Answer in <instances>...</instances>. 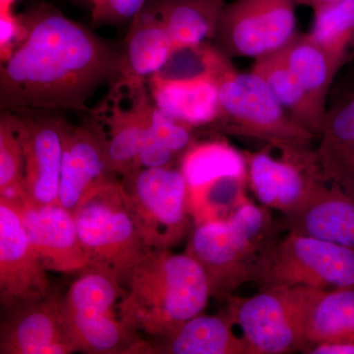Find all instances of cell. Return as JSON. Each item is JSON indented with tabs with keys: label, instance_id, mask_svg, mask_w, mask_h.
<instances>
[{
	"label": "cell",
	"instance_id": "cell-25",
	"mask_svg": "<svg viewBox=\"0 0 354 354\" xmlns=\"http://www.w3.org/2000/svg\"><path fill=\"white\" fill-rule=\"evenodd\" d=\"M251 71L268 84L281 106L297 122L320 137L327 111L319 108L278 53L256 59Z\"/></svg>",
	"mask_w": 354,
	"mask_h": 354
},
{
	"label": "cell",
	"instance_id": "cell-34",
	"mask_svg": "<svg viewBox=\"0 0 354 354\" xmlns=\"http://www.w3.org/2000/svg\"><path fill=\"white\" fill-rule=\"evenodd\" d=\"M27 30L21 15L13 11L0 12V57L6 62L24 41Z\"/></svg>",
	"mask_w": 354,
	"mask_h": 354
},
{
	"label": "cell",
	"instance_id": "cell-16",
	"mask_svg": "<svg viewBox=\"0 0 354 354\" xmlns=\"http://www.w3.org/2000/svg\"><path fill=\"white\" fill-rule=\"evenodd\" d=\"M1 328V354H68L74 353L60 318L57 297L23 302Z\"/></svg>",
	"mask_w": 354,
	"mask_h": 354
},
{
	"label": "cell",
	"instance_id": "cell-1",
	"mask_svg": "<svg viewBox=\"0 0 354 354\" xmlns=\"http://www.w3.org/2000/svg\"><path fill=\"white\" fill-rule=\"evenodd\" d=\"M22 16L24 41L0 68L2 111H90L88 100L120 76V51L48 4Z\"/></svg>",
	"mask_w": 354,
	"mask_h": 354
},
{
	"label": "cell",
	"instance_id": "cell-37",
	"mask_svg": "<svg viewBox=\"0 0 354 354\" xmlns=\"http://www.w3.org/2000/svg\"><path fill=\"white\" fill-rule=\"evenodd\" d=\"M334 1L335 0H297V3L298 6L308 7V8L314 11Z\"/></svg>",
	"mask_w": 354,
	"mask_h": 354
},
{
	"label": "cell",
	"instance_id": "cell-28",
	"mask_svg": "<svg viewBox=\"0 0 354 354\" xmlns=\"http://www.w3.org/2000/svg\"><path fill=\"white\" fill-rule=\"evenodd\" d=\"M313 13L310 35L344 66L354 53V0H335Z\"/></svg>",
	"mask_w": 354,
	"mask_h": 354
},
{
	"label": "cell",
	"instance_id": "cell-5",
	"mask_svg": "<svg viewBox=\"0 0 354 354\" xmlns=\"http://www.w3.org/2000/svg\"><path fill=\"white\" fill-rule=\"evenodd\" d=\"M73 216L91 265L111 272L124 286L150 249L135 223L122 181L115 177L88 191Z\"/></svg>",
	"mask_w": 354,
	"mask_h": 354
},
{
	"label": "cell",
	"instance_id": "cell-20",
	"mask_svg": "<svg viewBox=\"0 0 354 354\" xmlns=\"http://www.w3.org/2000/svg\"><path fill=\"white\" fill-rule=\"evenodd\" d=\"M120 51V76L148 81L169 62L174 53L171 37L155 2L145 7L130 22Z\"/></svg>",
	"mask_w": 354,
	"mask_h": 354
},
{
	"label": "cell",
	"instance_id": "cell-2",
	"mask_svg": "<svg viewBox=\"0 0 354 354\" xmlns=\"http://www.w3.org/2000/svg\"><path fill=\"white\" fill-rule=\"evenodd\" d=\"M118 305L122 323L158 339L202 313L212 297L206 272L187 253L150 250L134 268Z\"/></svg>",
	"mask_w": 354,
	"mask_h": 354
},
{
	"label": "cell",
	"instance_id": "cell-10",
	"mask_svg": "<svg viewBox=\"0 0 354 354\" xmlns=\"http://www.w3.org/2000/svg\"><path fill=\"white\" fill-rule=\"evenodd\" d=\"M153 101L147 81L120 76L86 125L102 147L109 167L127 176L139 169L147 115Z\"/></svg>",
	"mask_w": 354,
	"mask_h": 354
},
{
	"label": "cell",
	"instance_id": "cell-7",
	"mask_svg": "<svg viewBox=\"0 0 354 354\" xmlns=\"http://www.w3.org/2000/svg\"><path fill=\"white\" fill-rule=\"evenodd\" d=\"M317 290L281 286L251 297H227L228 313L241 330L249 354L302 353L307 314Z\"/></svg>",
	"mask_w": 354,
	"mask_h": 354
},
{
	"label": "cell",
	"instance_id": "cell-11",
	"mask_svg": "<svg viewBox=\"0 0 354 354\" xmlns=\"http://www.w3.org/2000/svg\"><path fill=\"white\" fill-rule=\"evenodd\" d=\"M297 0H234L225 4L215 39L228 57L274 55L297 32Z\"/></svg>",
	"mask_w": 354,
	"mask_h": 354
},
{
	"label": "cell",
	"instance_id": "cell-8",
	"mask_svg": "<svg viewBox=\"0 0 354 354\" xmlns=\"http://www.w3.org/2000/svg\"><path fill=\"white\" fill-rule=\"evenodd\" d=\"M256 283L260 290L281 286L354 288V248L288 232L266 256Z\"/></svg>",
	"mask_w": 354,
	"mask_h": 354
},
{
	"label": "cell",
	"instance_id": "cell-9",
	"mask_svg": "<svg viewBox=\"0 0 354 354\" xmlns=\"http://www.w3.org/2000/svg\"><path fill=\"white\" fill-rule=\"evenodd\" d=\"M140 234L150 250H167L190 227L188 185L180 169L141 167L123 176Z\"/></svg>",
	"mask_w": 354,
	"mask_h": 354
},
{
	"label": "cell",
	"instance_id": "cell-23",
	"mask_svg": "<svg viewBox=\"0 0 354 354\" xmlns=\"http://www.w3.org/2000/svg\"><path fill=\"white\" fill-rule=\"evenodd\" d=\"M174 51L215 39L225 0H156Z\"/></svg>",
	"mask_w": 354,
	"mask_h": 354
},
{
	"label": "cell",
	"instance_id": "cell-35",
	"mask_svg": "<svg viewBox=\"0 0 354 354\" xmlns=\"http://www.w3.org/2000/svg\"><path fill=\"white\" fill-rule=\"evenodd\" d=\"M327 183L337 184L354 199V150L324 174Z\"/></svg>",
	"mask_w": 354,
	"mask_h": 354
},
{
	"label": "cell",
	"instance_id": "cell-39",
	"mask_svg": "<svg viewBox=\"0 0 354 354\" xmlns=\"http://www.w3.org/2000/svg\"><path fill=\"white\" fill-rule=\"evenodd\" d=\"M87 1L90 2V0H87Z\"/></svg>",
	"mask_w": 354,
	"mask_h": 354
},
{
	"label": "cell",
	"instance_id": "cell-29",
	"mask_svg": "<svg viewBox=\"0 0 354 354\" xmlns=\"http://www.w3.org/2000/svg\"><path fill=\"white\" fill-rule=\"evenodd\" d=\"M27 198L19 120L14 111H3L0 118V199L17 204Z\"/></svg>",
	"mask_w": 354,
	"mask_h": 354
},
{
	"label": "cell",
	"instance_id": "cell-6",
	"mask_svg": "<svg viewBox=\"0 0 354 354\" xmlns=\"http://www.w3.org/2000/svg\"><path fill=\"white\" fill-rule=\"evenodd\" d=\"M218 82L220 118L215 127L271 145L311 146L315 136L286 113L258 74L232 67Z\"/></svg>",
	"mask_w": 354,
	"mask_h": 354
},
{
	"label": "cell",
	"instance_id": "cell-13",
	"mask_svg": "<svg viewBox=\"0 0 354 354\" xmlns=\"http://www.w3.org/2000/svg\"><path fill=\"white\" fill-rule=\"evenodd\" d=\"M48 270L28 239L15 207L0 199V297L7 307L51 295Z\"/></svg>",
	"mask_w": 354,
	"mask_h": 354
},
{
	"label": "cell",
	"instance_id": "cell-4",
	"mask_svg": "<svg viewBox=\"0 0 354 354\" xmlns=\"http://www.w3.org/2000/svg\"><path fill=\"white\" fill-rule=\"evenodd\" d=\"M125 288L111 272L88 265L81 270L58 310L76 351L95 354L153 353V348L121 321Z\"/></svg>",
	"mask_w": 354,
	"mask_h": 354
},
{
	"label": "cell",
	"instance_id": "cell-17",
	"mask_svg": "<svg viewBox=\"0 0 354 354\" xmlns=\"http://www.w3.org/2000/svg\"><path fill=\"white\" fill-rule=\"evenodd\" d=\"M62 158L58 204L73 214L84 195L116 174L109 167L99 140L87 127L62 120Z\"/></svg>",
	"mask_w": 354,
	"mask_h": 354
},
{
	"label": "cell",
	"instance_id": "cell-19",
	"mask_svg": "<svg viewBox=\"0 0 354 354\" xmlns=\"http://www.w3.org/2000/svg\"><path fill=\"white\" fill-rule=\"evenodd\" d=\"M147 82L153 104L188 127L214 125L220 118L216 77L167 79L153 75Z\"/></svg>",
	"mask_w": 354,
	"mask_h": 354
},
{
	"label": "cell",
	"instance_id": "cell-32",
	"mask_svg": "<svg viewBox=\"0 0 354 354\" xmlns=\"http://www.w3.org/2000/svg\"><path fill=\"white\" fill-rule=\"evenodd\" d=\"M230 58L218 48L205 41L174 50L157 76L167 79H191L213 76L220 78L232 68Z\"/></svg>",
	"mask_w": 354,
	"mask_h": 354
},
{
	"label": "cell",
	"instance_id": "cell-22",
	"mask_svg": "<svg viewBox=\"0 0 354 354\" xmlns=\"http://www.w3.org/2000/svg\"><path fill=\"white\" fill-rule=\"evenodd\" d=\"M277 53L317 106L328 111V95L341 65L317 43L310 32H297Z\"/></svg>",
	"mask_w": 354,
	"mask_h": 354
},
{
	"label": "cell",
	"instance_id": "cell-12",
	"mask_svg": "<svg viewBox=\"0 0 354 354\" xmlns=\"http://www.w3.org/2000/svg\"><path fill=\"white\" fill-rule=\"evenodd\" d=\"M251 187L262 206L283 215L299 208L324 183L322 167L311 146L267 144L244 153Z\"/></svg>",
	"mask_w": 354,
	"mask_h": 354
},
{
	"label": "cell",
	"instance_id": "cell-36",
	"mask_svg": "<svg viewBox=\"0 0 354 354\" xmlns=\"http://www.w3.org/2000/svg\"><path fill=\"white\" fill-rule=\"evenodd\" d=\"M307 354H354V342H324L307 349Z\"/></svg>",
	"mask_w": 354,
	"mask_h": 354
},
{
	"label": "cell",
	"instance_id": "cell-27",
	"mask_svg": "<svg viewBox=\"0 0 354 354\" xmlns=\"http://www.w3.org/2000/svg\"><path fill=\"white\" fill-rule=\"evenodd\" d=\"M193 129L152 104L147 115L138 167H171L177 153L193 144Z\"/></svg>",
	"mask_w": 354,
	"mask_h": 354
},
{
	"label": "cell",
	"instance_id": "cell-24",
	"mask_svg": "<svg viewBox=\"0 0 354 354\" xmlns=\"http://www.w3.org/2000/svg\"><path fill=\"white\" fill-rule=\"evenodd\" d=\"M324 342H354V288L317 290L307 314L302 353Z\"/></svg>",
	"mask_w": 354,
	"mask_h": 354
},
{
	"label": "cell",
	"instance_id": "cell-30",
	"mask_svg": "<svg viewBox=\"0 0 354 354\" xmlns=\"http://www.w3.org/2000/svg\"><path fill=\"white\" fill-rule=\"evenodd\" d=\"M248 177H223L202 187L188 189V209L198 225L227 220L244 204V185Z\"/></svg>",
	"mask_w": 354,
	"mask_h": 354
},
{
	"label": "cell",
	"instance_id": "cell-15",
	"mask_svg": "<svg viewBox=\"0 0 354 354\" xmlns=\"http://www.w3.org/2000/svg\"><path fill=\"white\" fill-rule=\"evenodd\" d=\"M12 205L32 248L48 271L71 274L91 265L71 212L58 203L37 204L28 198Z\"/></svg>",
	"mask_w": 354,
	"mask_h": 354
},
{
	"label": "cell",
	"instance_id": "cell-21",
	"mask_svg": "<svg viewBox=\"0 0 354 354\" xmlns=\"http://www.w3.org/2000/svg\"><path fill=\"white\" fill-rule=\"evenodd\" d=\"M234 320L225 315H199L184 323L174 334L158 339L155 353L249 354L243 337L234 334Z\"/></svg>",
	"mask_w": 354,
	"mask_h": 354
},
{
	"label": "cell",
	"instance_id": "cell-38",
	"mask_svg": "<svg viewBox=\"0 0 354 354\" xmlns=\"http://www.w3.org/2000/svg\"><path fill=\"white\" fill-rule=\"evenodd\" d=\"M17 0H0V12L12 11L13 6Z\"/></svg>",
	"mask_w": 354,
	"mask_h": 354
},
{
	"label": "cell",
	"instance_id": "cell-33",
	"mask_svg": "<svg viewBox=\"0 0 354 354\" xmlns=\"http://www.w3.org/2000/svg\"><path fill=\"white\" fill-rule=\"evenodd\" d=\"M148 0H90L93 22L118 25L131 22Z\"/></svg>",
	"mask_w": 354,
	"mask_h": 354
},
{
	"label": "cell",
	"instance_id": "cell-3",
	"mask_svg": "<svg viewBox=\"0 0 354 354\" xmlns=\"http://www.w3.org/2000/svg\"><path fill=\"white\" fill-rule=\"evenodd\" d=\"M269 209L244 203L227 220L196 225L185 252L201 265L213 297L227 298L256 281L263 261L279 237Z\"/></svg>",
	"mask_w": 354,
	"mask_h": 354
},
{
	"label": "cell",
	"instance_id": "cell-14",
	"mask_svg": "<svg viewBox=\"0 0 354 354\" xmlns=\"http://www.w3.org/2000/svg\"><path fill=\"white\" fill-rule=\"evenodd\" d=\"M14 113L19 120L28 199L37 204H55L62 171V120L48 111Z\"/></svg>",
	"mask_w": 354,
	"mask_h": 354
},
{
	"label": "cell",
	"instance_id": "cell-26",
	"mask_svg": "<svg viewBox=\"0 0 354 354\" xmlns=\"http://www.w3.org/2000/svg\"><path fill=\"white\" fill-rule=\"evenodd\" d=\"M180 171L188 189L223 177H248L245 155L223 140L193 143L183 153Z\"/></svg>",
	"mask_w": 354,
	"mask_h": 354
},
{
	"label": "cell",
	"instance_id": "cell-18",
	"mask_svg": "<svg viewBox=\"0 0 354 354\" xmlns=\"http://www.w3.org/2000/svg\"><path fill=\"white\" fill-rule=\"evenodd\" d=\"M283 216L288 232L354 248V199L325 183L299 208Z\"/></svg>",
	"mask_w": 354,
	"mask_h": 354
},
{
	"label": "cell",
	"instance_id": "cell-31",
	"mask_svg": "<svg viewBox=\"0 0 354 354\" xmlns=\"http://www.w3.org/2000/svg\"><path fill=\"white\" fill-rule=\"evenodd\" d=\"M354 150V94L327 111L317 156L323 174Z\"/></svg>",
	"mask_w": 354,
	"mask_h": 354
}]
</instances>
